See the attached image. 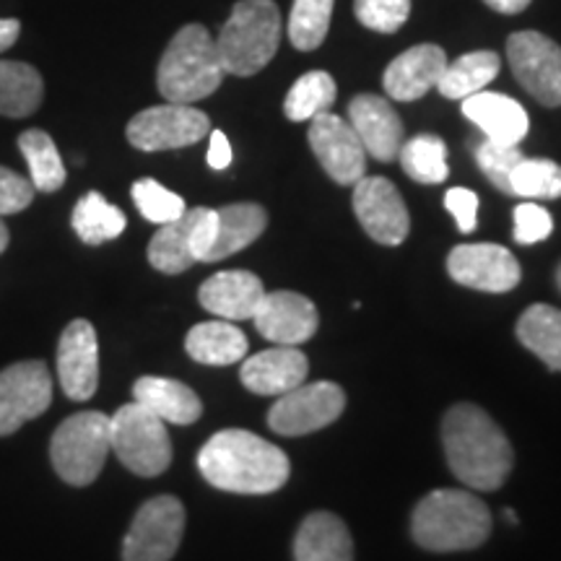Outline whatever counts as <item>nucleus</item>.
Listing matches in <instances>:
<instances>
[{
  "mask_svg": "<svg viewBox=\"0 0 561 561\" xmlns=\"http://www.w3.org/2000/svg\"><path fill=\"white\" fill-rule=\"evenodd\" d=\"M348 123L369 157L377 161L398 159L403 146V123L388 100L377 94L354 96L348 104Z\"/></svg>",
  "mask_w": 561,
  "mask_h": 561,
  "instance_id": "a211bd4d",
  "label": "nucleus"
},
{
  "mask_svg": "<svg viewBox=\"0 0 561 561\" xmlns=\"http://www.w3.org/2000/svg\"><path fill=\"white\" fill-rule=\"evenodd\" d=\"M411 533L426 551H471L491 536V512L468 491L437 489L416 504Z\"/></svg>",
  "mask_w": 561,
  "mask_h": 561,
  "instance_id": "7ed1b4c3",
  "label": "nucleus"
},
{
  "mask_svg": "<svg viewBox=\"0 0 561 561\" xmlns=\"http://www.w3.org/2000/svg\"><path fill=\"white\" fill-rule=\"evenodd\" d=\"M185 533V507L178 496H153L136 512L123 541V561H170Z\"/></svg>",
  "mask_w": 561,
  "mask_h": 561,
  "instance_id": "6e6552de",
  "label": "nucleus"
},
{
  "mask_svg": "<svg viewBox=\"0 0 561 561\" xmlns=\"http://www.w3.org/2000/svg\"><path fill=\"white\" fill-rule=\"evenodd\" d=\"M130 195L133 201H136V208L140 210V216H144L146 221L159 224V227L161 224L180 219V216L187 210L185 201H182L178 193L167 191L164 185H159V182L151 178L133 182Z\"/></svg>",
  "mask_w": 561,
  "mask_h": 561,
  "instance_id": "e433bc0d",
  "label": "nucleus"
},
{
  "mask_svg": "<svg viewBox=\"0 0 561 561\" xmlns=\"http://www.w3.org/2000/svg\"><path fill=\"white\" fill-rule=\"evenodd\" d=\"M19 149L30 164V180L34 191L55 193L66 185V167L58 153V146L50 138V133L32 128L19 136Z\"/></svg>",
  "mask_w": 561,
  "mask_h": 561,
  "instance_id": "2f4dec72",
  "label": "nucleus"
},
{
  "mask_svg": "<svg viewBox=\"0 0 561 561\" xmlns=\"http://www.w3.org/2000/svg\"><path fill=\"white\" fill-rule=\"evenodd\" d=\"M201 208H187L180 219L161 224V229L149 242V263L159 273L178 276V273L191 268L195 261V234H198Z\"/></svg>",
  "mask_w": 561,
  "mask_h": 561,
  "instance_id": "393cba45",
  "label": "nucleus"
},
{
  "mask_svg": "<svg viewBox=\"0 0 561 561\" xmlns=\"http://www.w3.org/2000/svg\"><path fill=\"white\" fill-rule=\"evenodd\" d=\"M507 60L520 87L546 107H561V47L538 32H515Z\"/></svg>",
  "mask_w": 561,
  "mask_h": 561,
  "instance_id": "9b49d317",
  "label": "nucleus"
},
{
  "mask_svg": "<svg viewBox=\"0 0 561 561\" xmlns=\"http://www.w3.org/2000/svg\"><path fill=\"white\" fill-rule=\"evenodd\" d=\"M447 273L460 286L489 294L512 291L523 278L517 257L502 244H458L447 255Z\"/></svg>",
  "mask_w": 561,
  "mask_h": 561,
  "instance_id": "4468645a",
  "label": "nucleus"
},
{
  "mask_svg": "<svg viewBox=\"0 0 561 561\" xmlns=\"http://www.w3.org/2000/svg\"><path fill=\"white\" fill-rule=\"evenodd\" d=\"M462 115L473 125H479L483 136L496 144L520 146L530 130L528 112L517 100L496 91H479V94L462 100Z\"/></svg>",
  "mask_w": 561,
  "mask_h": 561,
  "instance_id": "412c9836",
  "label": "nucleus"
},
{
  "mask_svg": "<svg viewBox=\"0 0 561 561\" xmlns=\"http://www.w3.org/2000/svg\"><path fill=\"white\" fill-rule=\"evenodd\" d=\"M128 140L138 151H167L185 149L203 140L210 133V121L206 112L195 110L193 104H159L138 112L128 123Z\"/></svg>",
  "mask_w": 561,
  "mask_h": 561,
  "instance_id": "9d476101",
  "label": "nucleus"
},
{
  "mask_svg": "<svg viewBox=\"0 0 561 561\" xmlns=\"http://www.w3.org/2000/svg\"><path fill=\"white\" fill-rule=\"evenodd\" d=\"M553 231L551 214L538 203H520L515 208V242L517 244H536L549 240Z\"/></svg>",
  "mask_w": 561,
  "mask_h": 561,
  "instance_id": "ea45409f",
  "label": "nucleus"
},
{
  "mask_svg": "<svg viewBox=\"0 0 561 561\" xmlns=\"http://www.w3.org/2000/svg\"><path fill=\"white\" fill-rule=\"evenodd\" d=\"M512 195L528 201L561 198V167L551 159H520L510 174Z\"/></svg>",
  "mask_w": 561,
  "mask_h": 561,
  "instance_id": "c9c22d12",
  "label": "nucleus"
},
{
  "mask_svg": "<svg viewBox=\"0 0 561 561\" xmlns=\"http://www.w3.org/2000/svg\"><path fill=\"white\" fill-rule=\"evenodd\" d=\"M500 55L491 50H476L468 55H460L455 62H447L445 73L437 83L439 94L447 100H468V96L479 94L489 87L491 81L500 73Z\"/></svg>",
  "mask_w": 561,
  "mask_h": 561,
  "instance_id": "c85d7f7f",
  "label": "nucleus"
},
{
  "mask_svg": "<svg viewBox=\"0 0 561 561\" xmlns=\"http://www.w3.org/2000/svg\"><path fill=\"white\" fill-rule=\"evenodd\" d=\"M9 248V227H5L3 219H0V252Z\"/></svg>",
  "mask_w": 561,
  "mask_h": 561,
  "instance_id": "49530a36",
  "label": "nucleus"
},
{
  "mask_svg": "<svg viewBox=\"0 0 561 561\" xmlns=\"http://www.w3.org/2000/svg\"><path fill=\"white\" fill-rule=\"evenodd\" d=\"M210 144H208V167L210 170H227V167L231 164V144L229 138L224 136L221 130H210Z\"/></svg>",
  "mask_w": 561,
  "mask_h": 561,
  "instance_id": "37998d69",
  "label": "nucleus"
},
{
  "mask_svg": "<svg viewBox=\"0 0 561 561\" xmlns=\"http://www.w3.org/2000/svg\"><path fill=\"white\" fill-rule=\"evenodd\" d=\"M70 224H73V231L79 234V240L83 244L96 248V244L117 240L125 231V227H128V219H125L123 210L112 206L102 193L91 191L76 203Z\"/></svg>",
  "mask_w": 561,
  "mask_h": 561,
  "instance_id": "7c9ffc66",
  "label": "nucleus"
},
{
  "mask_svg": "<svg viewBox=\"0 0 561 561\" xmlns=\"http://www.w3.org/2000/svg\"><path fill=\"white\" fill-rule=\"evenodd\" d=\"M21 34V21L19 19H0V53H5L13 47V42Z\"/></svg>",
  "mask_w": 561,
  "mask_h": 561,
  "instance_id": "c03bdc74",
  "label": "nucleus"
},
{
  "mask_svg": "<svg viewBox=\"0 0 561 561\" xmlns=\"http://www.w3.org/2000/svg\"><path fill=\"white\" fill-rule=\"evenodd\" d=\"M58 375L70 401H89L100 388V341L89 320H73L58 343Z\"/></svg>",
  "mask_w": 561,
  "mask_h": 561,
  "instance_id": "f3484780",
  "label": "nucleus"
},
{
  "mask_svg": "<svg viewBox=\"0 0 561 561\" xmlns=\"http://www.w3.org/2000/svg\"><path fill=\"white\" fill-rule=\"evenodd\" d=\"M110 450V416L83 411L68 416L55 430L50 460L55 473L70 486H89L102 473Z\"/></svg>",
  "mask_w": 561,
  "mask_h": 561,
  "instance_id": "423d86ee",
  "label": "nucleus"
},
{
  "mask_svg": "<svg viewBox=\"0 0 561 561\" xmlns=\"http://www.w3.org/2000/svg\"><path fill=\"white\" fill-rule=\"evenodd\" d=\"M133 398L164 424H195L203 413V403L195 390L170 377H140L133 385Z\"/></svg>",
  "mask_w": 561,
  "mask_h": 561,
  "instance_id": "b1692460",
  "label": "nucleus"
},
{
  "mask_svg": "<svg viewBox=\"0 0 561 561\" xmlns=\"http://www.w3.org/2000/svg\"><path fill=\"white\" fill-rule=\"evenodd\" d=\"M224 66L206 26L187 24L174 34L157 70L159 94L172 104L206 100L221 87Z\"/></svg>",
  "mask_w": 561,
  "mask_h": 561,
  "instance_id": "20e7f679",
  "label": "nucleus"
},
{
  "mask_svg": "<svg viewBox=\"0 0 561 561\" xmlns=\"http://www.w3.org/2000/svg\"><path fill=\"white\" fill-rule=\"evenodd\" d=\"M45 81L39 70L21 60H0V115L30 117L39 110Z\"/></svg>",
  "mask_w": 561,
  "mask_h": 561,
  "instance_id": "cd10ccee",
  "label": "nucleus"
},
{
  "mask_svg": "<svg viewBox=\"0 0 561 561\" xmlns=\"http://www.w3.org/2000/svg\"><path fill=\"white\" fill-rule=\"evenodd\" d=\"M504 515H507V520H510L512 525L517 523V515H515V510H507V512H504Z\"/></svg>",
  "mask_w": 561,
  "mask_h": 561,
  "instance_id": "de8ad7c7",
  "label": "nucleus"
},
{
  "mask_svg": "<svg viewBox=\"0 0 561 561\" xmlns=\"http://www.w3.org/2000/svg\"><path fill=\"white\" fill-rule=\"evenodd\" d=\"M398 157H401L403 172L421 185H442L450 174L447 170V144L432 133L405 140Z\"/></svg>",
  "mask_w": 561,
  "mask_h": 561,
  "instance_id": "473e14b6",
  "label": "nucleus"
},
{
  "mask_svg": "<svg viewBox=\"0 0 561 561\" xmlns=\"http://www.w3.org/2000/svg\"><path fill=\"white\" fill-rule=\"evenodd\" d=\"M310 362L297 346H273L242 362V385L255 396H284L307 380Z\"/></svg>",
  "mask_w": 561,
  "mask_h": 561,
  "instance_id": "aec40b11",
  "label": "nucleus"
},
{
  "mask_svg": "<svg viewBox=\"0 0 561 561\" xmlns=\"http://www.w3.org/2000/svg\"><path fill=\"white\" fill-rule=\"evenodd\" d=\"M34 185L32 180L21 178V174L11 172L9 167H0V219L11 214H21L30 208L34 201Z\"/></svg>",
  "mask_w": 561,
  "mask_h": 561,
  "instance_id": "a19ab883",
  "label": "nucleus"
},
{
  "mask_svg": "<svg viewBox=\"0 0 561 561\" xmlns=\"http://www.w3.org/2000/svg\"><path fill=\"white\" fill-rule=\"evenodd\" d=\"M447 68V55L439 45H416L390 62L382 87L390 100L416 102L426 91L437 89Z\"/></svg>",
  "mask_w": 561,
  "mask_h": 561,
  "instance_id": "6ab92c4d",
  "label": "nucleus"
},
{
  "mask_svg": "<svg viewBox=\"0 0 561 561\" xmlns=\"http://www.w3.org/2000/svg\"><path fill=\"white\" fill-rule=\"evenodd\" d=\"M310 146L322 170L339 185H356L367 172V151L351 123L333 112H320L312 117Z\"/></svg>",
  "mask_w": 561,
  "mask_h": 561,
  "instance_id": "2eb2a0df",
  "label": "nucleus"
},
{
  "mask_svg": "<svg viewBox=\"0 0 561 561\" xmlns=\"http://www.w3.org/2000/svg\"><path fill=\"white\" fill-rule=\"evenodd\" d=\"M445 206L455 216L462 234H471L476 224H479V195L468 191V187H453L445 195Z\"/></svg>",
  "mask_w": 561,
  "mask_h": 561,
  "instance_id": "79ce46f5",
  "label": "nucleus"
},
{
  "mask_svg": "<svg viewBox=\"0 0 561 561\" xmlns=\"http://www.w3.org/2000/svg\"><path fill=\"white\" fill-rule=\"evenodd\" d=\"M442 442L455 479L476 491H496L515 466L510 439L486 411L458 403L442 421Z\"/></svg>",
  "mask_w": 561,
  "mask_h": 561,
  "instance_id": "f03ea898",
  "label": "nucleus"
},
{
  "mask_svg": "<svg viewBox=\"0 0 561 561\" xmlns=\"http://www.w3.org/2000/svg\"><path fill=\"white\" fill-rule=\"evenodd\" d=\"M263 280L248 271H224L203 280L198 299L203 310L229 322L252 320L263 299Z\"/></svg>",
  "mask_w": 561,
  "mask_h": 561,
  "instance_id": "4be33fe9",
  "label": "nucleus"
},
{
  "mask_svg": "<svg viewBox=\"0 0 561 561\" xmlns=\"http://www.w3.org/2000/svg\"><path fill=\"white\" fill-rule=\"evenodd\" d=\"M517 339L546 367L561 371V310L551 305H533L517 322Z\"/></svg>",
  "mask_w": 561,
  "mask_h": 561,
  "instance_id": "c756f323",
  "label": "nucleus"
},
{
  "mask_svg": "<svg viewBox=\"0 0 561 561\" xmlns=\"http://www.w3.org/2000/svg\"><path fill=\"white\" fill-rule=\"evenodd\" d=\"M335 0H294L289 16V39L301 53L318 50L331 30Z\"/></svg>",
  "mask_w": 561,
  "mask_h": 561,
  "instance_id": "f704fd0d",
  "label": "nucleus"
},
{
  "mask_svg": "<svg viewBox=\"0 0 561 561\" xmlns=\"http://www.w3.org/2000/svg\"><path fill=\"white\" fill-rule=\"evenodd\" d=\"M185 348L191 359L210 367H227L248 356V339L234 322L210 320L195 325L185 339Z\"/></svg>",
  "mask_w": 561,
  "mask_h": 561,
  "instance_id": "bb28decb",
  "label": "nucleus"
},
{
  "mask_svg": "<svg viewBox=\"0 0 561 561\" xmlns=\"http://www.w3.org/2000/svg\"><path fill=\"white\" fill-rule=\"evenodd\" d=\"M252 320H255L257 333L276 346L307 343L320 325L318 307L297 291H265Z\"/></svg>",
  "mask_w": 561,
  "mask_h": 561,
  "instance_id": "dca6fc26",
  "label": "nucleus"
},
{
  "mask_svg": "<svg viewBox=\"0 0 561 561\" xmlns=\"http://www.w3.org/2000/svg\"><path fill=\"white\" fill-rule=\"evenodd\" d=\"M557 286H559V291H561V263H559V268H557Z\"/></svg>",
  "mask_w": 561,
  "mask_h": 561,
  "instance_id": "09e8293b",
  "label": "nucleus"
},
{
  "mask_svg": "<svg viewBox=\"0 0 561 561\" xmlns=\"http://www.w3.org/2000/svg\"><path fill=\"white\" fill-rule=\"evenodd\" d=\"M53 380L42 362H19L0 371V437L50 409Z\"/></svg>",
  "mask_w": 561,
  "mask_h": 561,
  "instance_id": "f8f14e48",
  "label": "nucleus"
},
{
  "mask_svg": "<svg viewBox=\"0 0 561 561\" xmlns=\"http://www.w3.org/2000/svg\"><path fill=\"white\" fill-rule=\"evenodd\" d=\"M335 102V81L325 70H310L289 89L284 100V115L291 123L312 121L320 112H328Z\"/></svg>",
  "mask_w": 561,
  "mask_h": 561,
  "instance_id": "72a5a7b5",
  "label": "nucleus"
},
{
  "mask_svg": "<svg viewBox=\"0 0 561 561\" xmlns=\"http://www.w3.org/2000/svg\"><path fill=\"white\" fill-rule=\"evenodd\" d=\"M280 11L273 0H240L221 26L216 50L224 73L255 76L276 58L280 42Z\"/></svg>",
  "mask_w": 561,
  "mask_h": 561,
  "instance_id": "39448f33",
  "label": "nucleus"
},
{
  "mask_svg": "<svg viewBox=\"0 0 561 561\" xmlns=\"http://www.w3.org/2000/svg\"><path fill=\"white\" fill-rule=\"evenodd\" d=\"M110 445L128 471L161 476L172 462V439L167 424L138 401L125 403L110 419Z\"/></svg>",
  "mask_w": 561,
  "mask_h": 561,
  "instance_id": "0eeeda50",
  "label": "nucleus"
},
{
  "mask_svg": "<svg viewBox=\"0 0 561 561\" xmlns=\"http://www.w3.org/2000/svg\"><path fill=\"white\" fill-rule=\"evenodd\" d=\"M219 224H216V240L210 248L206 263L224 261L244 248H250L257 237L268 227V214L257 203H231L216 210Z\"/></svg>",
  "mask_w": 561,
  "mask_h": 561,
  "instance_id": "a878e982",
  "label": "nucleus"
},
{
  "mask_svg": "<svg viewBox=\"0 0 561 561\" xmlns=\"http://www.w3.org/2000/svg\"><path fill=\"white\" fill-rule=\"evenodd\" d=\"M354 13L367 30L396 34L409 21L411 0H354Z\"/></svg>",
  "mask_w": 561,
  "mask_h": 561,
  "instance_id": "58836bf2",
  "label": "nucleus"
},
{
  "mask_svg": "<svg viewBox=\"0 0 561 561\" xmlns=\"http://www.w3.org/2000/svg\"><path fill=\"white\" fill-rule=\"evenodd\" d=\"M483 3H486L489 9H494L496 13H507V16H512V13H523L528 9L530 0H483Z\"/></svg>",
  "mask_w": 561,
  "mask_h": 561,
  "instance_id": "a18cd8bd",
  "label": "nucleus"
},
{
  "mask_svg": "<svg viewBox=\"0 0 561 561\" xmlns=\"http://www.w3.org/2000/svg\"><path fill=\"white\" fill-rule=\"evenodd\" d=\"M354 214L375 242L403 244L411 229L409 208L398 187L385 178H364L354 185Z\"/></svg>",
  "mask_w": 561,
  "mask_h": 561,
  "instance_id": "ddd939ff",
  "label": "nucleus"
},
{
  "mask_svg": "<svg viewBox=\"0 0 561 561\" xmlns=\"http://www.w3.org/2000/svg\"><path fill=\"white\" fill-rule=\"evenodd\" d=\"M198 471L210 486L231 494H273L289 481L291 466L273 442L244 430H224L201 447Z\"/></svg>",
  "mask_w": 561,
  "mask_h": 561,
  "instance_id": "f257e3e1",
  "label": "nucleus"
},
{
  "mask_svg": "<svg viewBox=\"0 0 561 561\" xmlns=\"http://www.w3.org/2000/svg\"><path fill=\"white\" fill-rule=\"evenodd\" d=\"M346 409V392L335 382H301L273 403L268 426L280 437H301L331 426Z\"/></svg>",
  "mask_w": 561,
  "mask_h": 561,
  "instance_id": "1a4fd4ad",
  "label": "nucleus"
},
{
  "mask_svg": "<svg viewBox=\"0 0 561 561\" xmlns=\"http://www.w3.org/2000/svg\"><path fill=\"white\" fill-rule=\"evenodd\" d=\"M294 561H354V541L346 523L331 512H314L299 525Z\"/></svg>",
  "mask_w": 561,
  "mask_h": 561,
  "instance_id": "5701e85b",
  "label": "nucleus"
},
{
  "mask_svg": "<svg viewBox=\"0 0 561 561\" xmlns=\"http://www.w3.org/2000/svg\"><path fill=\"white\" fill-rule=\"evenodd\" d=\"M523 153L517 146H507V144H496V140H483V144L476 146V161H479L481 172L486 174L491 185L496 191H502L504 195H512L510 187V174L520 164Z\"/></svg>",
  "mask_w": 561,
  "mask_h": 561,
  "instance_id": "4c0bfd02",
  "label": "nucleus"
}]
</instances>
